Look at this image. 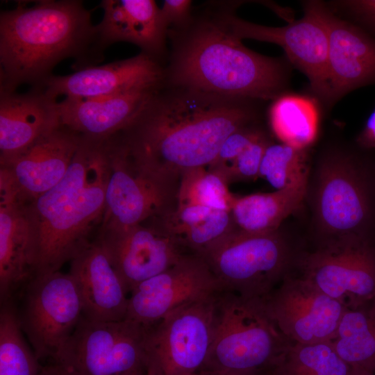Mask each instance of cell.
I'll return each mask as SVG.
<instances>
[{
	"mask_svg": "<svg viewBox=\"0 0 375 375\" xmlns=\"http://www.w3.org/2000/svg\"><path fill=\"white\" fill-rule=\"evenodd\" d=\"M358 142L365 148L375 149V108L369 116L358 136Z\"/></svg>",
	"mask_w": 375,
	"mask_h": 375,
	"instance_id": "cell-37",
	"label": "cell"
},
{
	"mask_svg": "<svg viewBox=\"0 0 375 375\" xmlns=\"http://www.w3.org/2000/svg\"><path fill=\"white\" fill-rule=\"evenodd\" d=\"M311 2L328 35L327 100L375 83V38L335 16L322 2Z\"/></svg>",
	"mask_w": 375,
	"mask_h": 375,
	"instance_id": "cell-18",
	"label": "cell"
},
{
	"mask_svg": "<svg viewBox=\"0 0 375 375\" xmlns=\"http://www.w3.org/2000/svg\"><path fill=\"white\" fill-rule=\"evenodd\" d=\"M18 1L0 14V91L41 85L65 58L76 71L103 59L92 10L80 0Z\"/></svg>",
	"mask_w": 375,
	"mask_h": 375,
	"instance_id": "cell-2",
	"label": "cell"
},
{
	"mask_svg": "<svg viewBox=\"0 0 375 375\" xmlns=\"http://www.w3.org/2000/svg\"><path fill=\"white\" fill-rule=\"evenodd\" d=\"M352 370L331 341L289 342L267 375H351Z\"/></svg>",
	"mask_w": 375,
	"mask_h": 375,
	"instance_id": "cell-29",
	"label": "cell"
},
{
	"mask_svg": "<svg viewBox=\"0 0 375 375\" xmlns=\"http://www.w3.org/2000/svg\"><path fill=\"white\" fill-rule=\"evenodd\" d=\"M108 151L105 210L99 228L140 224L176 205L179 184L159 181L139 169L117 135L108 139Z\"/></svg>",
	"mask_w": 375,
	"mask_h": 375,
	"instance_id": "cell-11",
	"label": "cell"
},
{
	"mask_svg": "<svg viewBox=\"0 0 375 375\" xmlns=\"http://www.w3.org/2000/svg\"><path fill=\"white\" fill-rule=\"evenodd\" d=\"M264 299L270 317L290 343L331 341L347 308L302 277L285 276Z\"/></svg>",
	"mask_w": 375,
	"mask_h": 375,
	"instance_id": "cell-15",
	"label": "cell"
},
{
	"mask_svg": "<svg viewBox=\"0 0 375 375\" xmlns=\"http://www.w3.org/2000/svg\"><path fill=\"white\" fill-rule=\"evenodd\" d=\"M35 276V251L24 202L0 179V298L13 301Z\"/></svg>",
	"mask_w": 375,
	"mask_h": 375,
	"instance_id": "cell-20",
	"label": "cell"
},
{
	"mask_svg": "<svg viewBox=\"0 0 375 375\" xmlns=\"http://www.w3.org/2000/svg\"><path fill=\"white\" fill-rule=\"evenodd\" d=\"M192 1L190 0H165L160 8L164 26L180 24L185 22L190 15Z\"/></svg>",
	"mask_w": 375,
	"mask_h": 375,
	"instance_id": "cell-36",
	"label": "cell"
},
{
	"mask_svg": "<svg viewBox=\"0 0 375 375\" xmlns=\"http://www.w3.org/2000/svg\"><path fill=\"white\" fill-rule=\"evenodd\" d=\"M355 161L333 155L319 166L315 194L317 222L333 241L366 238L373 216L366 177Z\"/></svg>",
	"mask_w": 375,
	"mask_h": 375,
	"instance_id": "cell-10",
	"label": "cell"
},
{
	"mask_svg": "<svg viewBox=\"0 0 375 375\" xmlns=\"http://www.w3.org/2000/svg\"><path fill=\"white\" fill-rule=\"evenodd\" d=\"M56 99L43 90L0 91V163L60 126Z\"/></svg>",
	"mask_w": 375,
	"mask_h": 375,
	"instance_id": "cell-21",
	"label": "cell"
},
{
	"mask_svg": "<svg viewBox=\"0 0 375 375\" xmlns=\"http://www.w3.org/2000/svg\"><path fill=\"white\" fill-rule=\"evenodd\" d=\"M226 180L208 167H198L181 177L177 194L178 205H197L230 211L234 198Z\"/></svg>",
	"mask_w": 375,
	"mask_h": 375,
	"instance_id": "cell-31",
	"label": "cell"
},
{
	"mask_svg": "<svg viewBox=\"0 0 375 375\" xmlns=\"http://www.w3.org/2000/svg\"><path fill=\"white\" fill-rule=\"evenodd\" d=\"M172 78L190 90L220 97H277L286 74L276 59L255 53L217 22L199 26L174 60Z\"/></svg>",
	"mask_w": 375,
	"mask_h": 375,
	"instance_id": "cell-4",
	"label": "cell"
},
{
	"mask_svg": "<svg viewBox=\"0 0 375 375\" xmlns=\"http://www.w3.org/2000/svg\"><path fill=\"white\" fill-rule=\"evenodd\" d=\"M162 72L155 58L142 52L125 60L92 66L65 75H52L41 85L54 99H92L135 89L158 87Z\"/></svg>",
	"mask_w": 375,
	"mask_h": 375,
	"instance_id": "cell-19",
	"label": "cell"
},
{
	"mask_svg": "<svg viewBox=\"0 0 375 375\" xmlns=\"http://www.w3.org/2000/svg\"><path fill=\"white\" fill-rule=\"evenodd\" d=\"M272 129L283 144L305 149L317 135L318 112L310 99L298 95L278 97L269 110Z\"/></svg>",
	"mask_w": 375,
	"mask_h": 375,
	"instance_id": "cell-28",
	"label": "cell"
},
{
	"mask_svg": "<svg viewBox=\"0 0 375 375\" xmlns=\"http://www.w3.org/2000/svg\"><path fill=\"white\" fill-rule=\"evenodd\" d=\"M108 139L82 136L71 165L51 189L24 203L35 251V276L59 271L92 242L104 214Z\"/></svg>",
	"mask_w": 375,
	"mask_h": 375,
	"instance_id": "cell-3",
	"label": "cell"
},
{
	"mask_svg": "<svg viewBox=\"0 0 375 375\" xmlns=\"http://www.w3.org/2000/svg\"><path fill=\"white\" fill-rule=\"evenodd\" d=\"M20 294L22 329L38 360L51 361L83 316L76 283L69 272L56 271L35 276Z\"/></svg>",
	"mask_w": 375,
	"mask_h": 375,
	"instance_id": "cell-8",
	"label": "cell"
},
{
	"mask_svg": "<svg viewBox=\"0 0 375 375\" xmlns=\"http://www.w3.org/2000/svg\"><path fill=\"white\" fill-rule=\"evenodd\" d=\"M331 342L352 367L375 374V299L347 308Z\"/></svg>",
	"mask_w": 375,
	"mask_h": 375,
	"instance_id": "cell-27",
	"label": "cell"
},
{
	"mask_svg": "<svg viewBox=\"0 0 375 375\" xmlns=\"http://www.w3.org/2000/svg\"><path fill=\"white\" fill-rule=\"evenodd\" d=\"M38 375H67L53 365L42 367Z\"/></svg>",
	"mask_w": 375,
	"mask_h": 375,
	"instance_id": "cell-40",
	"label": "cell"
},
{
	"mask_svg": "<svg viewBox=\"0 0 375 375\" xmlns=\"http://www.w3.org/2000/svg\"><path fill=\"white\" fill-rule=\"evenodd\" d=\"M235 38L278 44L290 60L308 78L312 91L327 99L328 35L311 1L304 3V15L283 26H267L226 14L217 21Z\"/></svg>",
	"mask_w": 375,
	"mask_h": 375,
	"instance_id": "cell-13",
	"label": "cell"
},
{
	"mask_svg": "<svg viewBox=\"0 0 375 375\" xmlns=\"http://www.w3.org/2000/svg\"><path fill=\"white\" fill-rule=\"evenodd\" d=\"M308 165L305 149L285 144H269L260 167L259 177L276 190L308 183Z\"/></svg>",
	"mask_w": 375,
	"mask_h": 375,
	"instance_id": "cell-32",
	"label": "cell"
},
{
	"mask_svg": "<svg viewBox=\"0 0 375 375\" xmlns=\"http://www.w3.org/2000/svg\"><path fill=\"white\" fill-rule=\"evenodd\" d=\"M222 291L206 262L199 255L188 253L131 290L124 319L148 328L178 308Z\"/></svg>",
	"mask_w": 375,
	"mask_h": 375,
	"instance_id": "cell-14",
	"label": "cell"
},
{
	"mask_svg": "<svg viewBox=\"0 0 375 375\" xmlns=\"http://www.w3.org/2000/svg\"><path fill=\"white\" fill-rule=\"evenodd\" d=\"M1 304L0 375H38L42 367L24 338L13 301Z\"/></svg>",
	"mask_w": 375,
	"mask_h": 375,
	"instance_id": "cell-30",
	"label": "cell"
},
{
	"mask_svg": "<svg viewBox=\"0 0 375 375\" xmlns=\"http://www.w3.org/2000/svg\"><path fill=\"white\" fill-rule=\"evenodd\" d=\"M219 293L182 306L147 328L149 360L158 375H192L204 366Z\"/></svg>",
	"mask_w": 375,
	"mask_h": 375,
	"instance_id": "cell-9",
	"label": "cell"
},
{
	"mask_svg": "<svg viewBox=\"0 0 375 375\" xmlns=\"http://www.w3.org/2000/svg\"><path fill=\"white\" fill-rule=\"evenodd\" d=\"M96 239L106 251L128 294L190 253L149 222L126 228H99Z\"/></svg>",
	"mask_w": 375,
	"mask_h": 375,
	"instance_id": "cell-16",
	"label": "cell"
},
{
	"mask_svg": "<svg viewBox=\"0 0 375 375\" xmlns=\"http://www.w3.org/2000/svg\"><path fill=\"white\" fill-rule=\"evenodd\" d=\"M158 88L92 99L65 98L58 102L60 124L85 138L108 139L126 128L140 114Z\"/></svg>",
	"mask_w": 375,
	"mask_h": 375,
	"instance_id": "cell-23",
	"label": "cell"
},
{
	"mask_svg": "<svg viewBox=\"0 0 375 375\" xmlns=\"http://www.w3.org/2000/svg\"><path fill=\"white\" fill-rule=\"evenodd\" d=\"M103 15L97 24L103 51L117 42L136 44L156 58L162 51L167 28L152 0H103Z\"/></svg>",
	"mask_w": 375,
	"mask_h": 375,
	"instance_id": "cell-24",
	"label": "cell"
},
{
	"mask_svg": "<svg viewBox=\"0 0 375 375\" xmlns=\"http://www.w3.org/2000/svg\"><path fill=\"white\" fill-rule=\"evenodd\" d=\"M251 118L248 108L227 97L194 90L166 97L157 92L117 135L139 169L178 184L185 172L208 167L224 140Z\"/></svg>",
	"mask_w": 375,
	"mask_h": 375,
	"instance_id": "cell-1",
	"label": "cell"
},
{
	"mask_svg": "<svg viewBox=\"0 0 375 375\" xmlns=\"http://www.w3.org/2000/svg\"><path fill=\"white\" fill-rule=\"evenodd\" d=\"M192 375H260L250 374H240L229 372L218 371L206 368H201Z\"/></svg>",
	"mask_w": 375,
	"mask_h": 375,
	"instance_id": "cell-39",
	"label": "cell"
},
{
	"mask_svg": "<svg viewBox=\"0 0 375 375\" xmlns=\"http://www.w3.org/2000/svg\"><path fill=\"white\" fill-rule=\"evenodd\" d=\"M307 183L272 192L234 196L231 214L235 229L251 234L278 231L282 222L301 203Z\"/></svg>",
	"mask_w": 375,
	"mask_h": 375,
	"instance_id": "cell-26",
	"label": "cell"
},
{
	"mask_svg": "<svg viewBox=\"0 0 375 375\" xmlns=\"http://www.w3.org/2000/svg\"><path fill=\"white\" fill-rule=\"evenodd\" d=\"M269 144L265 136L262 135L232 162L212 171L223 176L228 184L255 180L259 177L262 159Z\"/></svg>",
	"mask_w": 375,
	"mask_h": 375,
	"instance_id": "cell-33",
	"label": "cell"
},
{
	"mask_svg": "<svg viewBox=\"0 0 375 375\" xmlns=\"http://www.w3.org/2000/svg\"><path fill=\"white\" fill-rule=\"evenodd\" d=\"M147 340V328L138 323L83 315L50 365L67 375H126L149 362Z\"/></svg>",
	"mask_w": 375,
	"mask_h": 375,
	"instance_id": "cell-6",
	"label": "cell"
},
{
	"mask_svg": "<svg viewBox=\"0 0 375 375\" xmlns=\"http://www.w3.org/2000/svg\"><path fill=\"white\" fill-rule=\"evenodd\" d=\"M126 375H158V374H157L156 369L152 366V365L151 364L149 360V362L146 365L140 367L138 369H136L132 371L131 372Z\"/></svg>",
	"mask_w": 375,
	"mask_h": 375,
	"instance_id": "cell-38",
	"label": "cell"
},
{
	"mask_svg": "<svg viewBox=\"0 0 375 375\" xmlns=\"http://www.w3.org/2000/svg\"><path fill=\"white\" fill-rule=\"evenodd\" d=\"M82 136L60 124L8 161L0 163L4 180L24 203L58 184L67 172Z\"/></svg>",
	"mask_w": 375,
	"mask_h": 375,
	"instance_id": "cell-17",
	"label": "cell"
},
{
	"mask_svg": "<svg viewBox=\"0 0 375 375\" xmlns=\"http://www.w3.org/2000/svg\"><path fill=\"white\" fill-rule=\"evenodd\" d=\"M262 135L259 131L247 126L235 131L224 140L215 160L208 168L215 170L228 165Z\"/></svg>",
	"mask_w": 375,
	"mask_h": 375,
	"instance_id": "cell-34",
	"label": "cell"
},
{
	"mask_svg": "<svg viewBox=\"0 0 375 375\" xmlns=\"http://www.w3.org/2000/svg\"><path fill=\"white\" fill-rule=\"evenodd\" d=\"M342 4L356 17L360 27L375 38V0H350Z\"/></svg>",
	"mask_w": 375,
	"mask_h": 375,
	"instance_id": "cell-35",
	"label": "cell"
},
{
	"mask_svg": "<svg viewBox=\"0 0 375 375\" xmlns=\"http://www.w3.org/2000/svg\"><path fill=\"white\" fill-rule=\"evenodd\" d=\"M351 375H375V374L362 369L353 367Z\"/></svg>",
	"mask_w": 375,
	"mask_h": 375,
	"instance_id": "cell-41",
	"label": "cell"
},
{
	"mask_svg": "<svg viewBox=\"0 0 375 375\" xmlns=\"http://www.w3.org/2000/svg\"><path fill=\"white\" fill-rule=\"evenodd\" d=\"M147 221L197 255L235 229L230 211L197 205L176 204Z\"/></svg>",
	"mask_w": 375,
	"mask_h": 375,
	"instance_id": "cell-25",
	"label": "cell"
},
{
	"mask_svg": "<svg viewBox=\"0 0 375 375\" xmlns=\"http://www.w3.org/2000/svg\"><path fill=\"white\" fill-rule=\"evenodd\" d=\"M288 343L264 298L223 290L216 298L213 339L202 368L267 375Z\"/></svg>",
	"mask_w": 375,
	"mask_h": 375,
	"instance_id": "cell-5",
	"label": "cell"
},
{
	"mask_svg": "<svg viewBox=\"0 0 375 375\" xmlns=\"http://www.w3.org/2000/svg\"><path fill=\"white\" fill-rule=\"evenodd\" d=\"M199 256L223 290L261 298L273 290L288 261L286 244L278 231L251 234L235 229Z\"/></svg>",
	"mask_w": 375,
	"mask_h": 375,
	"instance_id": "cell-7",
	"label": "cell"
},
{
	"mask_svg": "<svg viewBox=\"0 0 375 375\" xmlns=\"http://www.w3.org/2000/svg\"><path fill=\"white\" fill-rule=\"evenodd\" d=\"M69 273L78 287L85 317L101 322L125 319L128 292L97 239L71 261Z\"/></svg>",
	"mask_w": 375,
	"mask_h": 375,
	"instance_id": "cell-22",
	"label": "cell"
},
{
	"mask_svg": "<svg viewBox=\"0 0 375 375\" xmlns=\"http://www.w3.org/2000/svg\"><path fill=\"white\" fill-rule=\"evenodd\" d=\"M302 276L346 308L375 299V248L366 238L331 241L303 261Z\"/></svg>",
	"mask_w": 375,
	"mask_h": 375,
	"instance_id": "cell-12",
	"label": "cell"
}]
</instances>
